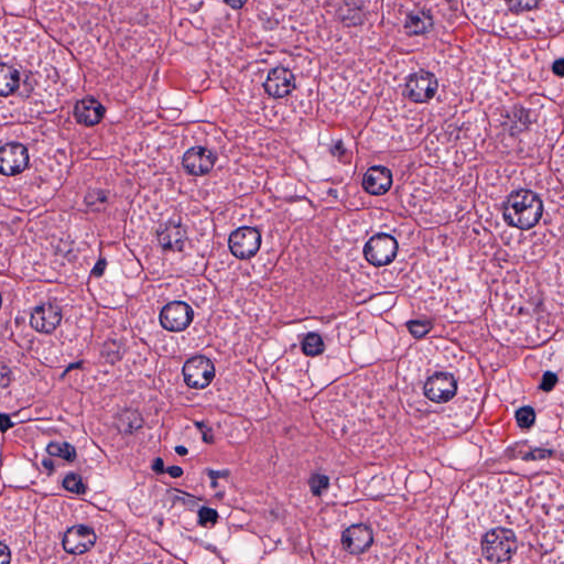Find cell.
<instances>
[{"label":"cell","mask_w":564,"mask_h":564,"mask_svg":"<svg viewBox=\"0 0 564 564\" xmlns=\"http://www.w3.org/2000/svg\"><path fill=\"white\" fill-rule=\"evenodd\" d=\"M562 267L514 271L491 300L490 326L502 341L532 346L547 339L562 316Z\"/></svg>","instance_id":"obj_6"},{"label":"cell","mask_w":564,"mask_h":564,"mask_svg":"<svg viewBox=\"0 0 564 564\" xmlns=\"http://www.w3.org/2000/svg\"><path fill=\"white\" fill-rule=\"evenodd\" d=\"M89 232L72 218L34 224L23 248L25 272L72 280L91 264Z\"/></svg>","instance_id":"obj_12"},{"label":"cell","mask_w":564,"mask_h":564,"mask_svg":"<svg viewBox=\"0 0 564 564\" xmlns=\"http://www.w3.org/2000/svg\"><path fill=\"white\" fill-rule=\"evenodd\" d=\"M399 542L390 516L375 505H354L332 511L318 536L324 564H388Z\"/></svg>","instance_id":"obj_9"},{"label":"cell","mask_w":564,"mask_h":564,"mask_svg":"<svg viewBox=\"0 0 564 564\" xmlns=\"http://www.w3.org/2000/svg\"><path fill=\"white\" fill-rule=\"evenodd\" d=\"M194 319V311L183 301H172L163 306L159 322L164 330L181 333L186 330Z\"/></svg>","instance_id":"obj_18"},{"label":"cell","mask_w":564,"mask_h":564,"mask_svg":"<svg viewBox=\"0 0 564 564\" xmlns=\"http://www.w3.org/2000/svg\"><path fill=\"white\" fill-rule=\"evenodd\" d=\"M0 306H1V295H0Z\"/></svg>","instance_id":"obj_36"},{"label":"cell","mask_w":564,"mask_h":564,"mask_svg":"<svg viewBox=\"0 0 564 564\" xmlns=\"http://www.w3.org/2000/svg\"><path fill=\"white\" fill-rule=\"evenodd\" d=\"M303 352L308 357H316L324 350V343L317 334H308L302 341Z\"/></svg>","instance_id":"obj_25"},{"label":"cell","mask_w":564,"mask_h":564,"mask_svg":"<svg viewBox=\"0 0 564 564\" xmlns=\"http://www.w3.org/2000/svg\"><path fill=\"white\" fill-rule=\"evenodd\" d=\"M144 161L155 181L205 202L227 200L242 189L245 172L238 150L207 127L166 132L145 151Z\"/></svg>","instance_id":"obj_4"},{"label":"cell","mask_w":564,"mask_h":564,"mask_svg":"<svg viewBox=\"0 0 564 564\" xmlns=\"http://www.w3.org/2000/svg\"><path fill=\"white\" fill-rule=\"evenodd\" d=\"M140 424V416L134 412L127 411L119 415L118 425L124 433L134 431Z\"/></svg>","instance_id":"obj_27"},{"label":"cell","mask_w":564,"mask_h":564,"mask_svg":"<svg viewBox=\"0 0 564 564\" xmlns=\"http://www.w3.org/2000/svg\"><path fill=\"white\" fill-rule=\"evenodd\" d=\"M20 370L13 361L7 357H0V400H10L17 392L24 394L26 386V377L19 375ZM18 395V394H17ZM18 398H20L18 395Z\"/></svg>","instance_id":"obj_20"},{"label":"cell","mask_w":564,"mask_h":564,"mask_svg":"<svg viewBox=\"0 0 564 564\" xmlns=\"http://www.w3.org/2000/svg\"><path fill=\"white\" fill-rule=\"evenodd\" d=\"M34 507L30 494L12 492L0 498V564H40Z\"/></svg>","instance_id":"obj_15"},{"label":"cell","mask_w":564,"mask_h":564,"mask_svg":"<svg viewBox=\"0 0 564 564\" xmlns=\"http://www.w3.org/2000/svg\"><path fill=\"white\" fill-rule=\"evenodd\" d=\"M392 183L391 172L384 166H372L364 175L362 186L372 195L388 192Z\"/></svg>","instance_id":"obj_21"},{"label":"cell","mask_w":564,"mask_h":564,"mask_svg":"<svg viewBox=\"0 0 564 564\" xmlns=\"http://www.w3.org/2000/svg\"><path fill=\"white\" fill-rule=\"evenodd\" d=\"M66 150L44 124L0 130V200L31 207L47 199L67 171Z\"/></svg>","instance_id":"obj_7"},{"label":"cell","mask_w":564,"mask_h":564,"mask_svg":"<svg viewBox=\"0 0 564 564\" xmlns=\"http://www.w3.org/2000/svg\"><path fill=\"white\" fill-rule=\"evenodd\" d=\"M169 473L173 474L174 476H177V475H180L182 473V470L180 468H177V467H173V468L169 469Z\"/></svg>","instance_id":"obj_34"},{"label":"cell","mask_w":564,"mask_h":564,"mask_svg":"<svg viewBox=\"0 0 564 564\" xmlns=\"http://www.w3.org/2000/svg\"><path fill=\"white\" fill-rule=\"evenodd\" d=\"M454 564H563V491L553 477L481 476L448 514Z\"/></svg>","instance_id":"obj_1"},{"label":"cell","mask_w":564,"mask_h":564,"mask_svg":"<svg viewBox=\"0 0 564 564\" xmlns=\"http://www.w3.org/2000/svg\"><path fill=\"white\" fill-rule=\"evenodd\" d=\"M74 80L67 54L33 24L0 25V123L53 109Z\"/></svg>","instance_id":"obj_3"},{"label":"cell","mask_w":564,"mask_h":564,"mask_svg":"<svg viewBox=\"0 0 564 564\" xmlns=\"http://www.w3.org/2000/svg\"><path fill=\"white\" fill-rule=\"evenodd\" d=\"M402 404L424 434L453 436L477 415L484 382L475 362L451 343L433 339L412 347L398 378Z\"/></svg>","instance_id":"obj_2"},{"label":"cell","mask_w":564,"mask_h":564,"mask_svg":"<svg viewBox=\"0 0 564 564\" xmlns=\"http://www.w3.org/2000/svg\"><path fill=\"white\" fill-rule=\"evenodd\" d=\"M111 564H182L152 542L132 536L120 549Z\"/></svg>","instance_id":"obj_16"},{"label":"cell","mask_w":564,"mask_h":564,"mask_svg":"<svg viewBox=\"0 0 564 564\" xmlns=\"http://www.w3.org/2000/svg\"><path fill=\"white\" fill-rule=\"evenodd\" d=\"M414 243L405 231L367 227L341 240L340 261L357 289L367 292L398 288L412 263Z\"/></svg>","instance_id":"obj_11"},{"label":"cell","mask_w":564,"mask_h":564,"mask_svg":"<svg viewBox=\"0 0 564 564\" xmlns=\"http://www.w3.org/2000/svg\"><path fill=\"white\" fill-rule=\"evenodd\" d=\"M404 26L406 32L410 34H425L431 31L433 26V19L426 10H414L406 17Z\"/></svg>","instance_id":"obj_23"},{"label":"cell","mask_w":564,"mask_h":564,"mask_svg":"<svg viewBox=\"0 0 564 564\" xmlns=\"http://www.w3.org/2000/svg\"><path fill=\"white\" fill-rule=\"evenodd\" d=\"M516 419L520 427L529 429L534 423L535 413L531 408L523 406L517 411Z\"/></svg>","instance_id":"obj_28"},{"label":"cell","mask_w":564,"mask_h":564,"mask_svg":"<svg viewBox=\"0 0 564 564\" xmlns=\"http://www.w3.org/2000/svg\"><path fill=\"white\" fill-rule=\"evenodd\" d=\"M553 69H554V72L558 76H562V74H563V61L558 59L557 62H555L554 65H553Z\"/></svg>","instance_id":"obj_33"},{"label":"cell","mask_w":564,"mask_h":564,"mask_svg":"<svg viewBox=\"0 0 564 564\" xmlns=\"http://www.w3.org/2000/svg\"><path fill=\"white\" fill-rule=\"evenodd\" d=\"M438 90V79L429 70L412 73L405 80L404 96L412 102L424 104L431 101Z\"/></svg>","instance_id":"obj_17"},{"label":"cell","mask_w":564,"mask_h":564,"mask_svg":"<svg viewBox=\"0 0 564 564\" xmlns=\"http://www.w3.org/2000/svg\"><path fill=\"white\" fill-rule=\"evenodd\" d=\"M183 378L189 388L205 389L215 378V367L206 357H194L184 365Z\"/></svg>","instance_id":"obj_19"},{"label":"cell","mask_w":564,"mask_h":564,"mask_svg":"<svg viewBox=\"0 0 564 564\" xmlns=\"http://www.w3.org/2000/svg\"><path fill=\"white\" fill-rule=\"evenodd\" d=\"M410 327L415 336H421L429 329V325L424 323H414L413 326Z\"/></svg>","instance_id":"obj_32"},{"label":"cell","mask_w":564,"mask_h":564,"mask_svg":"<svg viewBox=\"0 0 564 564\" xmlns=\"http://www.w3.org/2000/svg\"><path fill=\"white\" fill-rule=\"evenodd\" d=\"M199 518L203 524H213L216 522L217 514L214 510L210 509H203L199 513Z\"/></svg>","instance_id":"obj_30"},{"label":"cell","mask_w":564,"mask_h":564,"mask_svg":"<svg viewBox=\"0 0 564 564\" xmlns=\"http://www.w3.org/2000/svg\"><path fill=\"white\" fill-rule=\"evenodd\" d=\"M176 452H177L180 455H185V454L187 453V452H186V449H185V448H183V447H177V448H176Z\"/></svg>","instance_id":"obj_35"},{"label":"cell","mask_w":564,"mask_h":564,"mask_svg":"<svg viewBox=\"0 0 564 564\" xmlns=\"http://www.w3.org/2000/svg\"><path fill=\"white\" fill-rule=\"evenodd\" d=\"M130 231L139 247L155 257L180 260L207 245L210 219L203 206L185 194L153 189L135 202Z\"/></svg>","instance_id":"obj_8"},{"label":"cell","mask_w":564,"mask_h":564,"mask_svg":"<svg viewBox=\"0 0 564 564\" xmlns=\"http://www.w3.org/2000/svg\"><path fill=\"white\" fill-rule=\"evenodd\" d=\"M47 452L68 462L75 458V449L67 443H52L47 446Z\"/></svg>","instance_id":"obj_26"},{"label":"cell","mask_w":564,"mask_h":564,"mask_svg":"<svg viewBox=\"0 0 564 564\" xmlns=\"http://www.w3.org/2000/svg\"><path fill=\"white\" fill-rule=\"evenodd\" d=\"M250 109L270 120L291 118L304 97V62L285 52L260 57L242 78Z\"/></svg>","instance_id":"obj_13"},{"label":"cell","mask_w":564,"mask_h":564,"mask_svg":"<svg viewBox=\"0 0 564 564\" xmlns=\"http://www.w3.org/2000/svg\"><path fill=\"white\" fill-rule=\"evenodd\" d=\"M41 564H109L122 528L110 514L68 498H47L34 524Z\"/></svg>","instance_id":"obj_5"},{"label":"cell","mask_w":564,"mask_h":564,"mask_svg":"<svg viewBox=\"0 0 564 564\" xmlns=\"http://www.w3.org/2000/svg\"><path fill=\"white\" fill-rule=\"evenodd\" d=\"M63 487L73 494H83L85 485L82 478L76 474H70L63 480Z\"/></svg>","instance_id":"obj_29"},{"label":"cell","mask_w":564,"mask_h":564,"mask_svg":"<svg viewBox=\"0 0 564 564\" xmlns=\"http://www.w3.org/2000/svg\"><path fill=\"white\" fill-rule=\"evenodd\" d=\"M79 319V306L69 294L42 293L26 305L20 317L29 330L28 344L45 359H67L76 351L75 321Z\"/></svg>","instance_id":"obj_14"},{"label":"cell","mask_w":564,"mask_h":564,"mask_svg":"<svg viewBox=\"0 0 564 564\" xmlns=\"http://www.w3.org/2000/svg\"><path fill=\"white\" fill-rule=\"evenodd\" d=\"M555 382H556V377L553 373H546L544 376V379L542 382V388L544 390L549 391L555 386Z\"/></svg>","instance_id":"obj_31"},{"label":"cell","mask_w":564,"mask_h":564,"mask_svg":"<svg viewBox=\"0 0 564 564\" xmlns=\"http://www.w3.org/2000/svg\"><path fill=\"white\" fill-rule=\"evenodd\" d=\"M76 120L85 126H95L105 115L102 105L93 97L80 99L74 109Z\"/></svg>","instance_id":"obj_22"},{"label":"cell","mask_w":564,"mask_h":564,"mask_svg":"<svg viewBox=\"0 0 564 564\" xmlns=\"http://www.w3.org/2000/svg\"><path fill=\"white\" fill-rule=\"evenodd\" d=\"M408 290L421 308L446 319L463 321L481 312L488 286L474 260L435 256L417 264Z\"/></svg>","instance_id":"obj_10"},{"label":"cell","mask_w":564,"mask_h":564,"mask_svg":"<svg viewBox=\"0 0 564 564\" xmlns=\"http://www.w3.org/2000/svg\"><path fill=\"white\" fill-rule=\"evenodd\" d=\"M398 564H446L440 557L422 552L420 550L410 551L402 555Z\"/></svg>","instance_id":"obj_24"}]
</instances>
